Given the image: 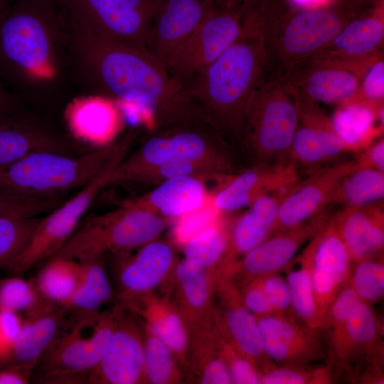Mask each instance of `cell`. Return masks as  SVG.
Wrapping results in <instances>:
<instances>
[{
	"label": "cell",
	"mask_w": 384,
	"mask_h": 384,
	"mask_svg": "<svg viewBox=\"0 0 384 384\" xmlns=\"http://www.w3.org/2000/svg\"><path fill=\"white\" fill-rule=\"evenodd\" d=\"M63 18L70 80L87 95L133 105L147 113L157 129L208 124L185 87L144 48Z\"/></svg>",
	"instance_id": "1"
},
{
	"label": "cell",
	"mask_w": 384,
	"mask_h": 384,
	"mask_svg": "<svg viewBox=\"0 0 384 384\" xmlns=\"http://www.w3.org/2000/svg\"><path fill=\"white\" fill-rule=\"evenodd\" d=\"M0 78L23 100L65 90L66 34L56 0H14L0 14Z\"/></svg>",
	"instance_id": "2"
},
{
	"label": "cell",
	"mask_w": 384,
	"mask_h": 384,
	"mask_svg": "<svg viewBox=\"0 0 384 384\" xmlns=\"http://www.w3.org/2000/svg\"><path fill=\"white\" fill-rule=\"evenodd\" d=\"M375 4L330 0L301 9L288 0H258L252 5L265 60L266 80L285 79L315 55L351 19Z\"/></svg>",
	"instance_id": "3"
},
{
	"label": "cell",
	"mask_w": 384,
	"mask_h": 384,
	"mask_svg": "<svg viewBox=\"0 0 384 384\" xmlns=\"http://www.w3.org/2000/svg\"><path fill=\"white\" fill-rule=\"evenodd\" d=\"M242 36L185 84L210 126L222 137L242 142L244 116L254 91L266 81L265 60L254 14L247 9Z\"/></svg>",
	"instance_id": "4"
},
{
	"label": "cell",
	"mask_w": 384,
	"mask_h": 384,
	"mask_svg": "<svg viewBox=\"0 0 384 384\" xmlns=\"http://www.w3.org/2000/svg\"><path fill=\"white\" fill-rule=\"evenodd\" d=\"M134 137L129 133L118 143L80 155L31 152L0 166V189L24 196L50 198L82 188L116 158L124 155Z\"/></svg>",
	"instance_id": "5"
},
{
	"label": "cell",
	"mask_w": 384,
	"mask_h": 384,
	"mask_svg": "<svg viewBox=\"0 0 384 384\" xmlns=\"http://www.w3.org/2000/svg\"><path fill=\"white\" fill-rule=\"evenodd\" d=\"M165 228L159 213L121 206L118 210L87 218L51 257L80 262L109 252L123 254L157 239Z\"/></svg>",
	"instance_id": "6"
},
{
	"label": "cell",
	"mask_w": 384,
	"mask_h": 384,
	"mask_svg": "<svg viewBox=\"0 0 384 384\" xmlns=\"http://www.w3.org/2000/svg\"><path fill=\"white\" fill-rule=\"evenodd\" d=\"M299 118L298 97L284 79L267 80L247 104L242 142L263 164L289 161Z\"/></svg>",
	"instance_id": "7"
},
{
	"label": "cell",
	"mask_w": 384,
	"mask_h": 384,
	"mask_svg": "<svg viewBox=\"0 0 384 384\" xmlns=\"http://www.w3.org/2000/svg\"><path fill=\"white\" fill-rule=\"evenodd\" d=\"M222 138L205 124H184L159 128L140 148L115 166L108 185L123 182L137 171L170 163L211 161L228 164L220 151Z\"/></svg>",
	"instance_id": "8"
},
{
	"label": "cell",
	"mask_w": 384,
	"mask_h": 384,
	"mask_svg": "<svg viewBox=\"0 0 384 384\" xmlns=\"http://www.w3.org/2000/svg\"><path fill=\"white\" fill-rule=\"evenodd\" d=\"M122 309L118 304L100 312L89 335L85 334V329L93 316L75 317L70 330L63 335L59 332L40 358L43 378L53 383H71L82 380L83 376L86 381L105 352Z\"/></svg>",
	"instance_id": "9"
},
{
	"label": "cell",
	"mask_w": 384,
	"mask_h": 384,
	"mask_svg": "<svg viewBox=\"0 0 384 384\" xmlns=\"http://www.w3.org/2000/svg\"><path fill=\"white\" fill-rule=\"evenodd\" d=\"M247 6H213L191 35L169 56L165 68L181 85L201 73L222 55L244 33Z\"/></svg>",
	"instance_id": "10"
},
{
	"label": "cell",
	"mask_w": 384,
	"mask_h": 384,
	"mask_svg": "<svg viewBox=\"0 0 384 384\" xmlns=\"http://www.w3.org/2000/svg\"><path fill=\"white\" fill-rule=\"evenodd\" d=\"M62 15L117 41L145 49L161 0H56ZM146 50V49H145Z\"/></svg>",
	"instance_id": "11"
},
{
	"label": "cell",
	"mask_w": 384,
	"mask_h": 384,
	"mask_svg": "<svg viewBox=\"0 0 384 384\" xmlns=\"http://www.w3.org/2000/svg\"><path fill=\"white\" fill-rule=\"evenodd\" d=\"M123 158L124 155L116 158L75 196L41 218L26 247L6 269L10 273L18 275L51 257L76 230L99 192L108 185L112 171Z\"/></svg>",
	"instance_id": "12"
},
{
	"label": "cell",
	"mask_w": 384,
	"mask_h": 384,
	"mask_svg": "<svg viewBox=\"0 0 384 384\" xmlns=\"http://www.w3.org/2000/svg\"><path fill=\"white\" fill-rule=\"evenodd\" d=\"M383 326L373 305L360 300L346 327L341 352L331 366L334 381L384 383Z\"/></svg>",
	"instance_id": "13"
},
{
	"label": "cell",
	"mask_w": 384,
	"mask_h": 384,
	"mask_svg": "<svg viewBox=\"0 0 384 384\" xmlns=\"http://www.w3.org/2000/svg\"><path fill=\"white\" fill-rule=\"evenodd\" d=\"M383 55L366 60L311 57L284 80L302 97L338 105L356 97L366 72Z\"/></svg>",
	"instance_id": "14"
},
{
	"label": "cell",
	"mask_w": 384,
	"mask_h": 384,
	"mask_svg": "<svg viewBox=\"0 0 384 384\" xmlns=\"http://www.w3.org/2000/svg\"><path fill=\"white\" fill-rule=\"evenodd\" d=\"M330 217L324 210L295 228L273 234L242 255L224 277L240 288L255 278L282 271L302 246L324 228Z\"/></svg>",
	"instance_id": "15"
},
{
	"label": "cell",
	"mask_w": 384,
	"mask_h": 384,
	"mask_svg": "<svg viewBox=\"0 0 384 384\" xmlns=\"http://www.w3.org/2000/svg\"><path fill=\"white\" fill-rule=\"evenodd\" d=\"M267 357L282 366L306 368L328 362L319 329L300 324L293 317H257Z\"/></svg>",
	"instance_id": "16"
},
{
	"label": "cell",
	"mask_w": 384,
	"mask_h": 384,
	"mask_svg": "<svg viewBox=\"0 0 384 384\" xmlns=\"http://www.w3.org/2000/svg\"><path fill=\"white\" fill-rule=\"evenodd\" d=\"M86 381L91 384L145 383L143 327L124 308L105 352Z\"/></svg>",
	"instance_id": "17"
},
{
	"label": "cell",
	"mask_w": 384,
	"mask_h": 384,
	"mask_svg": "<svg viewBox=\"0 0 384 384\" xmlns=\"http://www.w3.org/2000/svg\"><path fill=\"white\" fill-rule=\"evenodd\" d=\"M177 260L172 247L157 239L140 247L132 257L122 260L116 271L119 305L131 309L169 282Z\"/></svg>",
	"instance_id": "18"
},
{
	"label": "cell",
	"mask_w": 384,
	"mask_h": 384,
	"mask_svg": "<svg viewBox=\"0 0 384 384\" xmlns=\"http://www.w3.org/2000/svg\"><path fill=\"white\" fill-rule=\"evenodd\" d=\"M355 166V160L329 165L292 185L280 203L270 236L295 228L324 212L338 181Z\"/></svg>",
	"instance_id": "19"
},
{
	"label": "cell",
	"mask_w": 384,
	"mask_h": 384,
	"mask_svg": "<svg viewBox=\"0 0 384 384\" xmlns=\"http://www.w3.org/2000/svg\"><path fill=\"white\" fill-rule=\"evenodd\" d=\"M214 299L213 322L238 351L258 368L272 362L265 354L257 317L243 304L239 287L227 277L218 278Z\"/></svg>",
	"instance_id": "20"
},
{
	"label": "cell",
	"mask_w": 384,
	"mask_h": 384,
	"mask_svg": "<svg viewBox=\"0 0 384 384\" xmlns=\"http://www.w3.org/2000/svg\"><path fill=\"white\" fill-rule=\"evenodd\" d=\"M80 155L85 149L23 108L0 115V166L34 151Z\"/></svg>",
	"instance_id": "21"
},
{
	"label": "cell",
	"mask_w": 384,
	"mask_h": 384,
	"mask_svg": "<svg viewBox=\"0 0 384 384\" xmlns=\"http://www.w3.org/2000/svg\"><path fill=\"white\" fill-rule=\"evenodd\" d=\"M309 242L312 250V280L319 329L330 305L348 284L352 260L329 220Z\"/></svg>",
	"instance_id": "22"
},
{
	"label": "cell",
	"mask_w": 384,
	"mask_h": 384,
	"mask_svg": "<svg viewBox=\"0 0 384 384\" xmlns=\"http://www.w3.org/2000/svg\"><path fill=\"white\" fill-rule=\"evenodd\" d=\"M298 97L299 118L289 159L306 167H319L349 153L336 135L331 119L319 104Z\"/></svg>",
	"instance_id": "23"
},
{
	"label": "cell",
	"mask_w": 384,
	"mask_h": 384,
	"mask_svg": "<svg viewBox=\"0 0 384 384\" xmlns=\"http://www.w3.org/2000/svg\"><path fill=\"white\" fill-rule=\"evenodd\" d=\"M298 181L296 165L291 160L261 164L230 178L212 193L213 201L222 213L233 212Z\"/></svg>",
	"instance_id": "24"
},
{
	"label": "cell",
	"mask_w": 384,
	"mask_h": 384,
	"mask_svg": "<svg viewBox=\"0 0 384 384\" xmlns=\"http://www.w3.org/2000/svg\"><path fill=\"white\" fill-rule=\"evenodd\" d=\"M213 5L209 0H161L145 49L165 67L170 54L201 23Z\"/></svg>",
	"instance_id": "25"
},
{
	"label": "cell",
	"mask_w": 384,
	"mask_h": 384,
	"mask_svg": "<svg viewBox=\"0 0 384 384\" xmlns=\"http://www.w3.org/2000/svg\"><path fill=\"white\" fill-rule=\"evenodd\" d=\"M64 117L73 137L96 149L112 144L124 125L117 102L99 95L74 99L66 106Z\"/></svg>",
	"instance_id": "26"
},
{
	"label": "cell",
	"mask_w": 384,
	"mask_h": 384,
	"mask_svg": "<svg viewBox=\"0 0 384 384\" xmlns=\"http://www.w3.org/2000/svg\"><path fill=\"white\" fill-rule=\"evenodd\" d=\"M384 41L383 0L348 22L324 48L311 57L366 60L382 55Z\"/></svg>",
	"instance_id": "27"
},
{
	"label": "cell",
	"mask_w": 384,
	"mask_h": 384,
	"mask_svg": "<svg viewBox=\"0 0 384 384\" xmlns=\"http://www.w3.org/2000/svg\"><path fill=\"white\" fill-rule=\"evenodd\" d=\"M169 282L174 291L173 303L188 334L212 321L217 282L215 276L183 258L177 260Z\"/></svg>",
	"instance_id": "28"
},
{
	"label": "cell",
	"mask_w": 384,
	"mask_h": 384,
	"mask_svg": "<svg viewBox=\"0 0 384 384\" xmlns=\"http://www.w3.org/2000/svg\"><path fill=\"white\" fill-rule=\"evenodd\" d=\"M291 186L259 198L231 221L228 245L218 267V277L225 276L242 255L270 236L280 203Z\"/></svg>",
	"instance_id": "29"
},
{
	"label": "cell",
	"mask_w": 384,
	"mask_h": 384,
	"mask_svg": "<svg viewBox=\"0 0 384 384\" xmlns=\"http://www.w3.org/2000/svg\"><path fill=\"white\" fill-rule=\"evenodd\" d=\"M329 221L346 245L352 262L383 255L384 213L380 203L346 207Z\"/></svg>",
	"instance_id": "30"
},
{
	"label": "cell",
	"mask_w": 384,
	"mask_h": 384,
	"mask_svg": "<svg viewBox=\"0 0 384 384\" xmlns=\"http://www.w3.org/2000/svg\"><path fill=\"white\" fill-rule=\"evenodd\" d=\"M203 180L188 176H176L159 183L151 191L122 203V206L139 207L159 215L177 218L201 206L210 196Z\"/></svg>",
	"instance_id": "31"
},
{
	"label": "cell",
	"mask_w": 384,
	"mask_h": 384,
	"mask_svg": "<svg viewBox=\"0 0 384 384\" xmlns=\"http://www.w3.org/2000/svg\"><path fill=\"white\" fill-rule=\"evenodd\" d=\"M384 105L352 100L337 105L330 117L336 135L348 152L358 153L383 133Z\"/></svg>",
	"instance_id": "32"
},
{
	"label": "cell",
	"mask_w": 384,
	"mask_h": 384,
	"mask_svg": "<svg viewBox=\"0 0 384 384\" xmlns=\"http://www.w3.org/2000/svg\"><path fill=\"white\" fill-rule=\"evenodd\" d=\"M131 310L141 314L144 324L169 348L181 368L188 369V331L174 304L152 293Z\"/></svg>",
	"instance_id": "33"
},
{
	"label": "cell",
	"mask_w": 384,
	"mask_h": 384,
	"mask_svg": "<svg viewBox=\"0 0 384 384\" xmlns=\"http://www.w3.org/2000/svg\"><path fill=\"white\" fill-rule=\"evenodd\" d=\"M68 311L58 309L27 320L13 343L0 353V369L38 362L66 322Z\"/></svg>",
	"instance_id": "34"
},
{
	"label": "cell",
	"mask_w": 384,
	"mask_h": 384,
	"mask_svg": "<svg viewBox=\"0 0 384 384\" xmlns=\"http://www.w3.org/2000/svg\"><path fill=\"white\" fill-rule=\"evenodd\" d=\"M100 256L80 261V273L77 287L62 306L75 317L95 316L100 309L113 296V290L104 262Z\"/></svg>",
	"instance_id": "35"
},
{
	"label": "cell",
	"mask_w": 384,
	"mask_h": 384,
	"mask_svg": "<svg viewBox=\"0 0 384 384\" xmlns=\"http://www.w3.org/2000/svg\"><path fill=\"white\" fill-rule=\"evenodd\" d=\"M188 369L198 383L230 384L229 370L218 350L216 329L212 320L189 332Z\"/></svg>",
	"instance_id": "36"
},
{
	"label": "cell",
	"mask_w": 384,
	"mask_h": 384,
	"mask_svg": "<svg viewBox=\"0 0 384 384\" xmlns=\"http://www.w3.org/2000/svg\"><path fill=\"white\" fill-rule=\"evenodd\" d=\"M282 271L289 288L294 319L307 328L319 329L312 280V250L309 242Z\"/></svg>",
	"instance_id": "37"
},
{
	"label": "cell",
	"mask_w": 384,
	"mask_h": 384,
	"mask_svg": "<svg viewBox=\"0 0 384 384\" xmlns=\"http://www.w3.org/2000/svg\"><path fill=\"white\" fill-rule=\"evenodd\" d=\"M383 196L384 172L356 163V166L338 181L329 206H366L380 203Z\"/></svg>",
	"instance_id": "38"
},
{
	"label": "cell",
	"mask_w": 384,
	"mask_h": 384,
	"mask_svg": "<svg viewBox=\"0 0 384 384\" xmlns=\"http://www.w3.org/2000/svg\"><path fill=\"white\" fill-rule=\"evenodd\" d=\"M46 262L37 275L35 285L43 298L62 306L77 287L80 263L63 257H51Z\"/></svg>",
	"instance_id": "39"
},
{
	"label": "cell",
	"mask_w": 384,
	"mask_h": 384,
	"mask_svg": "<svg viewBox=\"0 0 384 384\" xmlns=\"http://www.w3.org/2000/svg\"><path fill=\"white\" fill-rule=\"evenodd\" d=\"M231 221L223 217L218 224L185 243L181 247L183 258L218 279V269L228 245Z\"/></svg>",
	"instance_id": "40"
},
{
	"label": "cell",
	"mask_w": 384,
	"mask_h": 384,
	"mask_svg": "<svg viewBox=\"0 0 384 384\" xmlns=\"http://www.w3.org/2000/svg\"><path fill=\"white\" fill-rule=\"evenodd\" d=\"M360 302L356 294L347 284L330 305L319 330L325 336L328 363L331 365L338 358L346 338L348 319Z\"/></svg>",
	"instance_id": "41"
},
{
	"label": "cell",
	"mask_w": 384,
	"mask_h": 384,
	"mask_svg": "<svg viewBox=\"0 0 384 384\" xmlns=\"http://www.w3.org/2000/svg\"><path fill=\"white\" fill-rule=\"evenodd\" d=\"M143 334L145 383H182L183 371L169 348L144 324Z\"/></svg>",
	"instance_id": "42"
},
{
	"label": "cell",
	"mask_w": 384,
	"mask_h": 384,
	"mask_svg": "<svg viewBox=\"0 0 384 384\" xmlns=\"http://www.w3.org/2000/svg\"><path fill=\"white\" fill-rule=\"evenodd\" d=\"M55 305L41 296L35 284L18 277L0 282V310L24 311L31 320L53 311Z\"/></svg>",
	"instance_id": "43"
},
{
	"label": "cell",
	"mask_w": 384,
	"mask_h": 384,
	"mask_svg": "<svg viewBox=\"0 0 384 384\" xmlns=\"http://www.w3.org/2000/svg\"><path fill=\"white\" fill-rule=\"evenodd\" d=\"M228 164L211 161H180L137 171L127 176L124 181L159 183L166 179L188 176L203 180L220 175Z\"/></svg>",
	"instance_id": "44"
},
{
	"label": "cell",
	"mask_w": 384,
	"mask_h": 384,
	"mask_svg": "<svg viewBox=\"0 0 384 384\" xmlns=\"http://www.w3.org/2000/svg\"><path fill=\"white\" fill-rule=\"evenodd\" d=\"M348 284L358 299L373 305L384 297L383 255L352 262Z\"/></svg>",
	"instance_id": "45"
},
{
	"label": "cell",
	"mask_w": 384,
	"mask_h": 384,
	"mask_svg": "<svg viewBox=\"0 0 384 384\" xmlns=\"http://www.w3.org/2000/svg\"><path fill=\"white\" fill-rule=\"evenodd\" d=\"M41 220L36 216L0 218V269L5 268L23 251Z\"/></svg>",
	"instance_id": "46"
},
{
	"label": "cell",
	"mask_w": 384,
	"mask_h": 384,
	"mask_svg": "<svg viewBox=\"0 0 384 384\" xmlns=\"http://www.w3.org/2000/svg\"><path fill=\"white\" fill-rule=\"evenodd\" d=\"M259 370L260 384H329L333 383L329 363L296 368L270 362Z\"/></svg>",
	"instance_id": "47"
},
{
	"label": "cell",
	"mask_w": 384,
	"mask_h": 384,
	"mask_svg": "<svg viewBox=\"0 0 384 384\" xmlns=\"http://www.w3.org/2000/svg\"><path fill=\"white\" fill-rule=\"evenodd\" d=\"M214 204L210 193L199 207L176 218L171 235L174 243L182 247L185 243L218 224L224 217Z\"/></svg>",
	"instance_id": "48"
},
{
	"label": "cell",
	"mask_w": 384,
	"mask_h": 384,
	"mask_svg": "<svg viewBox=\"0 0 384 384\" xmlns=\"http://www.w3.org/2000/svg\"><path fill=\"white\" fill-rule=\"evenodd\" d=\"M59 196L36 198L24 196L0 189V218L5 216H37L50 212L60 206Z\"/></svg>",
	"instance_id": "49"
},
{
	"label": "cell",
	"mask_w": 384,
	"mask_h": 384,
	"mask_svg": "<svg viewBox=\"0 0 384 384\" xmlns=\"http://www.w3.org/2000/svg\"><path fill=\"white\" fill-rule=\"evenodd\" d=\"M215 326L219 353L229 370L232 383L260 384L257 366L239 353L215 324Z\"/></svg>",
	"instance_id": "50"
},
{
	"label": "cell",
	"mask_w": 384,
	"mask_h": 384,
	"mask_svg": "<svg viewBox=\"0 0 384 384\" xmlns=\"http://www.w3.org/2000/svg\"><path fill=\"white\" fill-rule=\"evenodd\" d=\"M274 314L294 317L289 288L284 276L277 272L260 277Z\"/></svg>",
	"instance_id": "51"
},
{
	"label": "cell",
	"mask_w": 384,
	"mask_h": 384,
	"mask_svg": "<svg viewBox=\"0 0 384 384\" xmlns=\"http://www.w3.org/2000/svg\"><path fill=\"white\" fill-rule=\"evenodd\" d=\"M353 100L363 101L375 105H380L383 104V55L376 60L368 68L361 80L358 92Z\"/></svg>",
	"instance_id": "52"
},
{
	"label": "cell",
	"mask_w": 384,
	"mask_h": 384,
	"mask_svg": "<svg viewBox=\"0 0 384 384\" xmlns=\"http://www.w3.org/2000/svg\"><path fill=\"white\" fill-rule=\"evenodd\" d=\"M239 289L243 304L256 317L274 314L260 277L249 281Z\"/></svg>",
	"instance_id": "53"
},
{
	"label": "cell",
	"mask_w": 384,
	"mask_h": 384,
	"mask_svg": "<svg viewBox=\"0 0 384 384\" xmlns=\"http://www.w3.org/2000/svg\"><path fill=\"white\" fill-rule=\"evenodd\" d=\"M22 326L23 323L16 313L0 310V344L2 347L1 352L5 351L13 343L18 335Z\"/></svg>",
	"instance_id": "54"
},
{
	"label": "cell",
	"mask_w": 384,
	"mask_h": 384,
	"mask_svg": "<svg viewBox=\"0 0 384 384\" xmlns=\"http://www.w3.org/2000/svg\"><path fill=\"white\" fill-rule=\"evenodd\" d=\"M355 160L360 166L370 167L384 172V139L379 138L361 151Z\"/></svg>",
	"instance_id": "55"
},
{
	"label": "cell",
	"mask_w": 384,
	"mask_h": 384,
	"mask_svg": "<svg viewBox=\"0 0 384 384\" xmlns=\"http://www.w3.org/2000/svg\"><path fill=\"white\" fill-rule=\"evenodd\" d=\"M38 362L8 366L0 369V384L28 383L31 373Z\"/></svg>",
	"instance_id": "56"
},
{
	"label": "cell",
	"mask_w": 384,
	"mask_h": 384,
	"mask_svg": "<svg viewBox=\"0 0 384 384\" xmlns=\"http://www.w3.org/2000/svg\"><path fill=\"white\" fill-rule=\"evenodd\" d=\"M23 100L0 78V115L23 109Z\"/></svg>",
	"instance_id": "57"
},
{
	"label": "cell",
	"mask_w": 384,
	"mask_h": 384,
	"mask_svg": "<svg viewBox=\"0 0 384 384\" xmlns=\"http://www.w3.org/2000/svg\"><path fill=\"white\" fill-rule=\"evenodd\" d=\"M211 4L221 8H238L248 6L258 0H209Z\"/></svg>",
	"instance_id": "58"
},
{
	"label": "cell",
	"mask_w": 384,
	"mask_h": 384,
	"mask_svg": "<svg viewBox=\"0 0 384 384\" xmlns=\"http://www.w3.org/2000/svg\"><path fill=\"white\" fill-rule=\"evenodd\" d=\"M297 8L306 9L321 6L329 3L330 0H288Z\"/></svg>",
	"instance_id": "59"
},
{
	"label": "cell",
	"mask_w": 384,
	"mask_h": 384,
	"mask_svg": "<svg viewBox=\"0 0 384 384\" xmlns=\"http://www.w3.org/2000/svg\"><path fill=\"white\" fill-rule=\"evenodd\" d=\"M14 0H0V14L5 11Z\"/></svg>",
	"instance_id": "60"
},
{
	"label": "cell",
	"mask_w": 384,
	"mask_h": 384,
	"mask_svg": "<svg viewBox=\"0 0 384 384\" xmlns=\"http://www.w3.org/2000/svg\"><path fill=\"white\" fill-rule=\"evenodd\" d=\"M366 1L372 2V3H376V2L382 1V0H366Z\"/></svg>",
	"instance_id": "61"
},
{
	"label": "cell",
	"mask_w": 384,
	"mask_h": 384,
	"mask_svg": "<svg viewBox=\"0 0 384 384\" xmlns=\"http://www.w3.org/2000/svg\"><path fill=\"white\" fill-rule=\"evenodd\" d=\"M1 351H2V347H1V346L0 344V353L1 352Z\"/></svg>",
	"instance_id": "62"
}]
</instances>
